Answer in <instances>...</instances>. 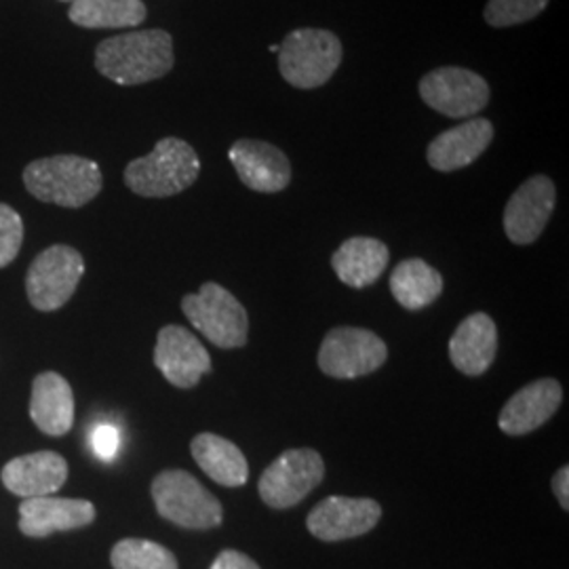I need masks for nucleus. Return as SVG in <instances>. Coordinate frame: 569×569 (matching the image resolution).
I'll return each mask as SVG.
<instances>
[{"label":"nucleus","instance_id":"10","mask_svg":"<svg viewBox=\"0 0 569 569\" xmlns=\"http://www.w3.org/2000/svg\"><path fill=\"white\" fill-rule=\"evenodd\" d=\"M418 89L422 102L448 119L477 117L481 110H486L491 98L488 81L460 66H441L430 70L422 77Z\"/></svg>","mask_w":569,"mask_h":569},{"label":"nucleus","instance_id":"2","mask_svg":"<svg viewBox=\"0 0 569 569\" xmlns=\"http://www.w3.org/2000/svg\"><path fill=\"white\" fill-rule=\"evenodd\" d=\"M26 190L41 203L66 209H81L91 203L103 188L100 164L79 154H56L26 164Z\"/></svg>","mask_w":569,"mask_h":569},{"label":"nucleus","instance_id":"26","mask_svg":"<svg viewBox=\"0 0 569 569\" xmlns=\"http://www.w3.org/2000/svg\"><path fill=\"white\" fill-rule=\"evenodd\" d=\"M550 0H488L483 18L491 28H510L536 20Z\"/></svg>","mask_w":569,"mask_h":569},{"label":"nucleus","instance_id":"24","mask_svg":"<svg viewBox=\"0 0 569 569\" xmlns=\"http://www.w3.org/2000/svg\"><path fill=\"white\" fill-rule=\"evenodd\" d=\"M142 0H72L68 18L89 30L138 28L146 20Z\"/></svg>","mask_w":569,"mask_h":569},{"label":"nucleus","instance_id":"17","mask_svg":"<svg viewBox=\"0 0 569 569\" xmlns=\"http://www.w3.org/2000/svg\"><path fill=\"white\" fill-rule=\"evenodd\" d=\"M96 521V507L74 498H26L20 505V529L30 538H47L58 531L87 528Z\"/></svg>","mask_w":569,"mask_h":569},{"label":"nucleus","instance_id":"4","mask_svg":"<svg viewBox=\"0 0 569 569\" xmlns=\"http://www.w3.org/2000/svg\"><path fill=\"white\" fill-rule=\"evenodd\" d=\"M150 493L157 512L173 526L186 529L220 528L224 509L203 483L180 468L163 470L154 477Z\"/></svg>","mask_w":569,"mask_h":569},{"label":"nucleus","instance_id":"18","mask_svg":"<svg viewBox=\"0 0 569 569\" xmlns=\"http://www.w3.org/2000/svg\"><path fill=\"white\" fill-rule=\"evenodd\" d=\"M493 142V124L483 117L468 119L428 143L427 161L435 171L451 173L475 163Z\"/></svg>","mask_w":569,"mask_h":569},{"label":"nucleus","instance_id":"1","mask_svg":"<svg viewBox=\"0 0 569 569\" xmlns=\"http://www.w3.org/2000/svg\"><path fill=\"white\" fill-rule=\"evenodd\" d=\"M173 39L167 30H138L98 44L96 68L108 81L136 87L163 79L173 70Z\"/></svg>","mask_w":569,"mask_h":569},{"label":"nucleus","instance_id":"30","mask_svg":"<svg viewBox=\"0 0 569 569\" xmlns=\"http://www.w3.org/2000/svg\"><path fill=\"white\" fill-rule=\"evenodd\" d=\"M552 491H555V498L557 502L561 505V509L568 512L569 510V467L563 465L555 472L552 477Z\"/></svg>","mask_w":569,"mask_h":569},{"label":"nucleus","instance_id":"25","mask_svg":"<svg viewBox=\"0 0 569 569\" xmlns=\"http://www.w3.org/2000/svg\"><path fill=\"white\" fill-rule=\"evenodd\" d=\"M110 563L114 569H180L171 550L142 538H124L117 542L110 552Z\"/></svg>","mask_w":569,"mask_h":569},{"label":"nucleus","instance_id":"15","mask_svg":"<svg viewBox=\"0 0 569 569\" xmlns=\"http://www.w3.org/2000/svg\"><path fill=\"white\" fill-rule=\"evenodd\" d=\"M563 403V388L555 378H540L517 390L502 407L498 427L509 437L529 435L545 427Z\"/></svg>","mask_w":569,"mask_h":569},{"label":"nucleus","instance_id":"12","mask_svg":"<svg viewBox=\"0 0 569 569\" xmlns=\"http://www.w3.org/2000/svg\"><path fill=\"white\" fill-rule=\"evenodd\" d=\"M154 366L169 385L190 390L211 371V355L190 329L164 326L157 336Z\"/></svg>","mask_w":569,"mask_h":569},{"label":"nucleus","instance_id":"16","mask_svg":"<svg viewBox=\"0 0 569 569\" xmlns=\"http://www.w3.org/2000/svg\"><path fill=\"white\" fill-rule=\"evenodd\" d=\"M68 462L58 451H34L9 460L0 479L4 488L20 498H42L53 496L68 481Z\"/></svg>","mask_w":569,"mask_h":569},{"label":"nucleus","instance_id":"20","mask_svg":"<svg viewBox=\"0 0 569 569\" xmlns=\"http://www.w3.org/2000/svg\"><path fill=\"white\" fill-rule=\"evenodd\" d=\"M30 418L49 437H63L74 425V392L58 371H42L32 382Z\"/></svg>","mask_w":569,"mask_h":569},{"label":"nucleus","instance_id":"22","mask_svg":"<svg viewBox=\"0 0 569 569\" xmlns=\"http://www.w3.org/2000/svg\"><path fill=\"white\" fill-rule=\"evenodd\" d=\"M190 453L204 475L222 488H243L249 479V465L243 451L220 435H197L190 443Z\"/></svg>","mask_w":569,"mask_h":569},{"label":"nucleus","instance_id":"9","mask_svg":"<svg viewBox=\"0 0 569 569\" xmlns=\"http://www.w3.org/2000/svg\"><path fill=\"white\" fill-rule=\"evenodd\" d=\"M388 346L378 333L363 327H333L327 331L317 363L336 380L363 378L387 363Z\"/></svg>","mask_w":569,"mask_h":569},{"label":"nucleus","instance_id":"21","mask_svg":"<svg viewBox=\"0 0 569 569\" xmlns=\"http://www.w3.org/2000/svg\"><path fill=\"white\" fill-rule=\"evenodd\" d=\"M390 262L387 243L373 237H352L336 249L331 268L342 283L352 289H366L376 283Z\"/></svg>","mask_w":569,"mask_h":569},{"label":"nucleus","instance_id":"13","mask_svg":"<svg viewBox=\"0 0 569 569\" xmlns=\"http://www.w3.org/2000/svg\"><path fill=\"white\" fill-rule=\"evenodd\" d=\"M557 203V188L549 176H533L521 183L505 207V234L510 243L531 244L540 239Z\"/></svg>","mask_w":569,"mask_h":569},{"label":"nucleus","instance_id":"11","mask_svg":"<svg viewBox=\"0 0 569 569\" xmlns=\"http://www.w3.org/2000/svg\"><path fill=\"white\" fill-rule=\"evenodd\" d=\"M382 519V507L371 498L329 496L306 517L308 531L323 542H342L366 536Z\"/></svg>","mask_w":569,"mask_h":569},{"label":"nucleus","instance_id":"14","mask_svg":"<svg viewBox=\"0 0 569 569\" xmlns=\"http://www.w3.org/2000/svg\"><path fill=\"white\" fill-rule=\"evenodd\" d=\"M228 159L239 180L253 192L274 194L291 183V163L281 148L262 140H237L228 150Z\"/></svg>","mask_w":569,"mask_h":569},{"label":"nucleus","instance_id":"19","mask_svg":"<svg viewBox=\"0 0 569 569\" xmlns=\"http://www.w3.org/2000/svg\"><path fill=\"white\" fill-rule=\"evenodd\" d=\"M498 355V327L486 312H475L449 338V359L468 378L488 373Z\"/></svg>","mask_w":569,"mask_h":569},{"label":"nucleus","instance_id":"6","mask_svg":"<svg viewBox=\"0 0 569 569\" xmlns=\"http://www.w3.org/2000/svg\"><path fill=\"white\" fill-rule=\"evenodd\" d=\"M182 312L190 326L222 350L243 348L249 336L244 306L218 283H203L197 293L183 296Z\"/></svg>","mask_w":569,"mask_h":569},{"label":"nucleus","instance_id":"5","mask_svg":"<svg viewBox=\"0 0 569 569\" xmlns=\"http://www.w3.org/2000/svg\"><path fill=\"white\" fill-rule=\"evenodd\" d=\"M345 58L340 39L319 28H298L279 47V70L296 89H319L331 81Z\"/></svg>","mask_w":569,"mask_h":569},{"label":"nucleus","instance_id":"7","mask_svg":"<svg viewBox=\"0 0 569 569\" xmlns=\"http://www.w3.org/2000/svg\"><path fill=\"white\" fill-rule=\"evenodd\" d=\"M82 277L84 258L81 251L70 244H51L28 268V302L41 312L60 310L74 296Z\"/></svg>","mask_w":569,"mask_h":569},{"label":"nucleus","instance_id":"29","mask_svg":"<svg viewBox=\"0 0 569 569\" xmlns=\"http://www.w3.org/2000/svg\"><path fill=\"white\" fill-rule=\"evenodd\" d=\"M209 569H262L241 550L226 549L213 559Z\"/></svg>","mask_w":569,"mask_h":569},{"label":"nucleus","instance_id":"28","mask_svg":"<svg viewBox=\"0 0 569 569\" xmlns=\"http://www.w3.org/2000/svg\"><path fill=\"white\" fill-rule=\"evenodd\" d=\"M91 448L102 460H112L121 449V430L112 425H100L91 432Z\"/></svg>","mask_w":569,"mask_h":569},{"label":"nucleus","instance_id":"8","mask_svg":"<svg viewBox=\"0 0 569 569\" xmlns=\"http://www.w3.org/2000/svg\"><path fill=\"white\" fill-rule=\"evenodd\" d=\"M326 479V460L317 449H287L266 468L258 483L260 498L270 509L298 507Z\"/></svg>","mask_w":569,"mask_h":569},{"label":"nucleus","instance_id":"27","mask_svg":"<svg viewBox=\"0 0 569 569\" xmlns=\"http://www.w3.org/2000/svg\"><path fill=\"white\" fill-rule=\"evenodd\" d=\"M23 243V222L11 204L0 203V268L11 264Z\"/></svg>","mask_w":569,"mask_h":569},{"label":"nucleus","instance_id":"23","mask_svg":"<svg viewBox=\"0 0 569 569\" xmlns=\"http://www.w3.org/2000/svg\"><path fill=\"white\" fill-rule=\"evenodd\" d=\"M443 274L422 258H409L395 266L390 274L392 298L406 310H422L443 293Z\"/></svg>","mask_w":569,"mask_h":569},{"label":"nucleus","instance_id":"3","mask_svg":"<svg viewBox=\"0 0 569 569\" xmlns=\"http://www.w3.org/2000/svg\"><path fill=\"white\" fill-rule=\"evenodd\" d=\"M201 159L180 138H163L146 157L124 167L127 188L143 199H167L188 190L199 180Z\"/></svg>","mask_w":569,"mask_h":569}]
</instances>
